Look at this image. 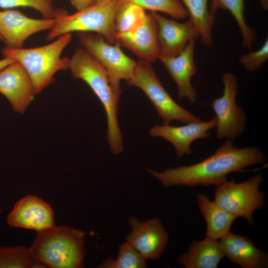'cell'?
Segmentation results:
<instances>
[{
  "instance_id": "83f0119b",
  "label": "cell",
  "mask_w": 268,
  "mask_h": 268,
  "mask_svg": "<svg viewBox=\"0 0 268 268\" xmlns=\"http://www.w3.org/2000/svg\"><path fill=\"white\" fill-rule=\"evenodd\" d=\"M268 59V39L258 50L242 54L239 59V63L244 69L253 72L259 69Z\"/></svg>"
},
{
  "instance_id": "ffe728a7",
  "label": "cell",
  "mask_w": 268,
  "mask_h": 268,
  "mask_svg": "<svg viewBox=\"0 0 268 268\" xmlns=\"http://www.w3.org/2000/svg\"><path fill=\"white\" fill-rule=\"evenodd\" d=\"M197 200L198 207L206 223V237L217 240L229 233L233 222L237 217L220 208L203 193H199Z\"/></svg>"
},
{
  "instance_id": "1f68e13d",
  "label": "cell",
  "mask_w": 268,
  "mask_h": 268,
  "mask_svg": "<svg viewBox=\"0 0 268 268\" xmlns=\"http://www.w3.org/2000/svg\"><path fill=\"white\" fill-rule=\"evenodd\" d=\"M109 0H96L95 4L102 3L105 2Z\"/></svg>"
},
{
  "instance_id": "7a4b0ae2",
  "label": "cell",
  "mask_w": 268,
  "mask_h": 268,
  "mask_svg": "<svg viewBox=\"0 0 268 268\" xmlns=\"http://www.w3.org/2000/svg\"><path fill=\"white\" fill-rule=\"evenodd\" d=\"M68 69L74 78L80 79L88 84L103 105L107 116L106 139L111 152L119 154L123 151L118 118L120 95L113 88L106 70L83 48L76 49L69 58Z\"/></svg>"
},
{
  "instance_id": "9c48e42d",
  "label": "cell",
  "mask_w": 268,
  "mask_h": 268,
  "mask_svg": "<svg viewBox=\"0 0 268 268\" xmlns=\"http://www.w3.org/2000/svg\"><path fill=\"white\" fill-rule=\"evenodd\" d=\"M221 79L223 94L210 104L216 115V135L218 139L233 140L245 131L247 119L243 109L236 103L239 93L237 76L232 72H224Z\"/></svg>"
},
{
  "instance_id": "836d02e7",
  "label": "cell",
  "mask_w": 268,
  "mask_h": 268,
  "mask_svg": "<svg viewBox=\"0 0 268 268\" xmlns=\"http://www.w3.org/2000/svg\"><path fill=\"white\" fill-rule=\"evenodd\" d=\"M2 212V210L0 208V213Z\"/></svg>"
},
{
  "instance_id": "d6986e66",
  "label": "cell",
  "mask_w": 268,
  "mask_h": 268,
  "mask_svg": "<svg viewBox=\"0 0 268 268\" xmlns=\"http://www.w3.org/2000/svg\"><path fill=\"white\" fill-rule=\"evenodd\" d=\"M223 257L217 240L205 237L202 241H193L176 262L185 268H216Z\"/></svg>"
},
{
  "instance_id": "5b68a950",
  "label": "cell",
  "mask_w": 268,
  "mask_h": 268,
  "mask_svg": "<svg viewBox=\"0 0 268 268\" xmlns=\"http://www.w3.org/2000/svg\"><path fill=\"white\" fill-rule=\"evenodd\" d=\"M120 0H109L93 4L69 14L66 10L56 9L55 23L47 36L52 40L72 32H95L110 44L117 42L115 17Z\"/></svg>"
},
{
  "instance_id": "8fae6325",
  "label": "cell",
  "mask_w": 268,
  "mask_h": 268,
  "mask_svg": "<svg viewBox=\"0 0 268 268\" xmlns=\"http://www.w3.org/2000/svg\"><path fill=\"white\" fill-rule=\"evenodd\" d=\"M54 23V18H33L13 9L0 11V34L5 47L10 48H22L29 37L50 30Z\"/></svg>"
},
{
  "instance_id": "4fadbf2b",
  "label": "cell",
  "mask_w": 268,
  "mask_h": 268,
  "mask_svg": "<svg viewBox=\"0 0 268 268\" xmlns=\"http://www.w3.org/2000/svg\"><path fill=\"white\" fill-rule=\"evenodd\" d=\"M216 127L215 117L208 121L191 122L182 126L154 125L150 128L149 134L168 141L174 146L177 156L181 158L192 154V143L197 139L209 138L211 135L209 130Z\"/></svg>"
},
{
  "instance_id": "8992f818",
  "label": "cell",
  "mask_w": 268,
  "mask_h": 268,
  "mask_svg": "<svg viewBox=\"0 0 268 268\" xmlns=\"http://www.w3.org/2000/svg\"><path fill=\"white\" fill-rule=\"evenodd\" d=\"M127 84L140 89L146 94L163 125H170L174 120L186 124L201 121L173 100L157 76L151 63L140 60L137 62L133 75Z\"/></svg>"
},
{
  "instance_id": "52a82bcc",
  "label": "cell",
  "mask_w": 268,
  "mask_h": 268,
  "mask_svg": "<svg viewBox=\"0 0 268 268\" xmlns=\"http://www.w3.org/2000/svg\"><path fill=\"white\" fill-rule=\"evenodd\" d=\"M264 181L261 173L240 183L234 179L227 180L216 186L213 202L223 210L237 217H242L253 224L254 211L265 204L266 193L259 190Z\"/></svg>"
},
{
  "instance_id": "7402d4cb",
  "label": "cell",
  "mask_w": 268,
  "mask_h": 268,
  "mask_svg": "<svg viewBox=\"0 0 268 268\" xmlns=\"http://www.w3.org/2000/svg\"><path fill=\"white\" fill-rule=\"evenodd\" d=\"M210 12L215 15L218 9L228 10L234 17L240 31L243 46L251 50L256 40L254 30L247 23L245 16L244 0H212Z\"/></svg>"
},
{
  "instance_id": "ac0fdd59",
  "label": "cell",
  "mask_w": 268,
  "mask_h": 268,
  "mask_svg": "<svg viewBox=\"0 0 268 268\" xmlns=\"http://www.w3.org/2000/svg\"><path fill=\"white\" fill-rule=\"evenodd\" d=\"M219 243L224 256L242 268L268 267V254L256 247L250 238L230 232Z\"/></svg>"
},
{
  "instance_id": "f546056e",
  "label": "cell",
  "mask_w": 268,
  "mask_h": 268,
  "mask_svg": "<svg viewBox=\"0 0 268 268\" xmlns=\"http://www.w3.org/2000/svg\"><path fill=\"white\" fill-rule=\"evenodd\" d=\"M14 59L9 57H4L0 60V71L9 65L15 62Z\"/></svg>"
},
{
  "instance_id": "2e32d148",
  "label": "cell",
  "mask_w": 268,
  "mask_h": 268,
  "mask_svg": "<svg viewBox=\"0 0 268 268\" xmlns=\"http://www.w3.org/2000/svg\"><path fill=\"white\" fill-rule=\"evenodd\" d=\"M197 38L191 39L185 49L178 56L172 58L159 57L175 82L179 99L186 98L195 103L197 100V91L191 83V79L197 71L194 61V52Z\"/></svg>"
},
{
  "instance_id": "cb8c5ba5",
  "label": "cell",
  "mask_w": 268,
  "mask_h": 268,
  "mask_svg": "<svg viewBox=\"0 0 268 268\" xmlns=\"http://www.w3.org/2000/svg\"><path fill=\"white\" fill-rule=\"evenodd\" d=\"M144 8L128 1L120 0L115 22L117 32H131L137 28L146 16Z\"/></svg>"
},
{
  "instance_id": "5bb4252c",
  "label": "cell",
  "mask_w": 268,
  "mask_h": 268,
  "mask_svg": "<svg viewBox=\"0 0 268 268\" xmlns=\"http://www.w3.org/2000/svg\"><path fill=\"white\" fill-rule=\"evenodd\" d=\"M0 93L13 111L23 114L36 95L32 81L24 67L15 61L0 71Z\"/></svg>"
},
{
  "instance_id": "44dd1931",
  "label": "cell",
  "mask_w": 268,
  "mask_h": 268,
  "mask_svg": "<svg viewBox=\"0 0 268 268\" xmlns=\"http://www.w3.org/2000/svg\"><path fill=\"white\" fill-rule=\"evenodd\" d=\"M185 6L189 21L197 32L201 43L207 46L212 44V27L215 15L208 9V0H180Z\"/></svg>"
},
{
  "instance_id": "ba28073f",
  "label": "cell",
  "mask_w": 268,
  "mask_h": 268,
  "mask_svg": "<svg viewBox=\"0 0 268 268\" xmlns=\"http://www.w3.org/2000/svg\"><path fill=\"white\" fill-rule=\"evenodd\" d=\"M77 37L82 48L86 50L105 68L113 88L120 95L121 80L128 81L132 77L137 62L123 52L118 42L110 44L101 34L79 32Z\"/></svg>"
},
{
  "instance_id": "7c38bea8",
  "label": "cell",
  "mask_w": 268,
  "mask_h": 268,
  "mask_svg": "<svg viewBox=\"0 0 268 268\" xmlns=\"http://www.w3.org/2000/svg\"><path fill=\"white\" fill-rule=\"evenodd\" d=\"M6 221L11 227L36 232L55 225V213L52 206L34 195H28L18 201L8 214Z\"/></svg>"
},
{
  "instance_id": "3957f363",
  "label": "cell",
  "mask_w": 268,
  "mask_h": 268,
  "mask_svg": "<svg viewBox=\"0 0 268 268\" xmlns=\"http://www.w3.org/2000/svg\"><path fill=\"white\" fill-rule=\"evenodd\" d=\"M36 232L29 249L34 258L46 268H83L86 256V233L83 230L55 225Z\"/></svg>"
},
{
  "instance_id": "603a6c76",
  "label": "cell",
  "mask_w": 268,
  "mask_h": 268,
  "mask_svg": "<svg viewBox=\"0 0 268 268\" xmlns=\"http://www.w3.org/2000/svg\"><path fill=\"white\" fill-rule=\"evenodd\" d=\"M46 268L26 246H0V268Z\"/></svg>"
},
{
  "instance_id": "e0dca14e",
  "label": "cell",
  "mask_w": 268,
  "mask_h": 268,
  "mask_svg": "<svg viewBox=\"0 0 268 268\" xmlns=\"http://www.w3.org/2000/svg\"><path fill=\"white\" fill-rule=\"evenodd\" d=\"M152 12L157 23L159 57L172 58L178 56L191 39L199 37L197 32L189 21L178 22L157 12Z\"/></svg>"
},
{
  "instance_id": "d4e9b609",
  "label": "cell",
  "mask_w": 268,
  "mask_h": 268,
  "mask_svg": "<svg viewBox=\"0 0 268 268\" xmlns=\"http://www.w3.org/2000/svg\"><path fill=\"white\" fill-rule=\"evenodd\" d=\"M145 259L127 242L119 247L118 257H109L98 266L100 268H144L147 267Z\"/></svg>"
},
{
  "instance_id": "277c9868",
  "label": "cell",
  "mask_w": 268,
  "mask_h": 268,
  "mask_svg": "<svg viewBox=\"0 0 268 268\" xmlns=\"http://www.w3.org/2000/svg\"><path fill=\"white\" fill-rule=\"evenodd\" d=\"M71 39V33H67L46 45L29 49L5 47L1 53L4 57L11 58L22 65L29 75L37 95L54 82L58 72L68 69L69 58L62 55Z\"/></svg>"
},
{
  "instance_id": "9a60e30c",
  "label": "cell",
  "mask_w": 268,
  "mask_h": 268,
  "mask_svg": "<svg viewBox=\"0 0 268 268\" xmlns=\"http://www.w3.org/2000/svg\"><path fill=\"white\" fill-rule=\"evenodd\" d=\"M158 27L152 12L147 14L142 23L135 30L117 32V42L135 55L140 60L152 63L160 56L158 41Z\"/></svg>"
},
{
  "instance_id": "4316f807",
  "label": "cell",
  "mask_w": 268,
  "mask_h": 268,
  "mask_svg": "<svg viewBox=\"0 0 268 268\" xmlns=\"http://www.w3.org/2000/svg\"><path fill=\"white\" fill-rule=\"evenodd\" d=\"M17 7L32 8L45 18H54L56 12L53 0H0V8L9 9Z\"/></svg>"
},
{
  "instance_id": "484cf974",
  "label": "cell",
  "mask_w": 268,
  "mask_h": 268,
  "mask_svg": "<svg viewBox=\"0 0 268 268\" xmlns=\"http://www.w3.org/2000/svg\"><path fill=\"white\" fill-rule=\"evenodd\" d=\"M134 3L152 12L166 13L173 18L182 20L188 16L187 11L180 0H120Z\"/></svg>"
},
{
  "instance_id": "6da1fadb",
  "label": "cell",
  "mask_w": 268,
  "mask_h": 268,
  "mask_svg": "<svg viewBox=\"0 0 268 268\" xmlns=\"http://www.w3.org/2000/svg\"><path fill=\"white\" fill-rule=\"evenodd\" d=\"M265 160L266 156L259 147L239 148L234 145L233 140L227 139L212 154L200 162L169 167L161 172L146 170L165 188L216 186L227 181L230 173L242 171L249 166L261 164Z\"/></svg>"
},
{
  "instance_id": "4dcf8cb0",
  "label": "cell",
  "mask_w": 268,
  "mask_h": 268,
  "mask_svg": "<svg viewBox=\"0 0 268 268\" xmlns=\"http://www.w3.org/2000/svg\"><path fill=\"white\" fill-rule=\"evenodd\" d=\"M268 0H261V5L263 8L265 10H268Z\"/></svg>"
},
{
  "instance_id": "30bf717a",
  "label": "cell",
  "mask_w": 268,
  "mask_h": 268,
  "mask_svg": "<svg viewBox=\"0 0 268 268\" xmlns=\"http://www.w3.org/2000/svg\"><path fill=\"white\" fill-rule=\"evenodd\" d=\"M128 222L131 231L126 236V242L145 259H159L169 240V234L160 220L153 217L140 221L131 216Z\"/></svg>"
},
{
  "instance_id": "d6a6232c",
  "label": "cell",
  "mask_w": 268,
  "mask_h": 268,
  "mask_svg": "<svg viewBox=\"0 0 268 268\" xmlns=\"http://www.w3.org/2000/svg\"><path fill=\"white\" fill-rule=\"evenodd\" d=\"M0 40H2V37H1V35H0Z\"/></svg>"
},
{
  "instance_id": "f1b7e54d",
  "label": "cell",
  "mask_w": 268,
  "mask_h": 268,
  "mask_svg": "<svg viewBox=\"0 0 268 268\" xmlns=\"http://www.w3.org/2000/svg\"><path fill=\"white\" fill-rule=\"evenodd\" d=\"M77 11L86 8L95 4L96 0H69Z\"/></svg>"
}]
</instances>
